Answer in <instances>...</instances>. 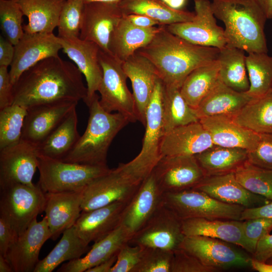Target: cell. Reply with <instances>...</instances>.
Masks as SVG:
<instances>
[{"mask_svg":"<svg viewBox=\"0 0 272 272\" xmlns=\"http://www.w3.org/2000/svg\"><path fill=\"white\" fill-rule=\"evenodd\" d=\"M87 94L75 64L58 56L44 59L25 71L13 85V103L26 109L62 101H83Z\"/></svg>","mask_w":272,"mask_h":272,"instance_id":"1","label":"cell"},{"mask_svg":"<svg viewBox=\"0 0 272 272\" xmlns=\"http://www.w3.org/2000/svg\"><path fill=\"white\" fill-rule=\"evenodd\" d=\"M137 52L152 62L164 84L180 88L194 70L216 60L219 49L190 43L164 25L148 44Z\"/></svg>","mask_w":272,"mask_h":272,"instance_id":"2","label":"cell"},{"mask_svg":"<svg viewBox=\"0 0 272 272\" xmlns=\"http://www.w3.org/2000/svg\"><path fill=\"white\" fill-rule=\"evenodd\" d=\"M211 6L225 25L227 45L248 53L267 52L264 31L267 19L256 0H213Z\"/></svg>","mask_w":272,"mask_h":272,"instance_id":"3","label":"cell"},{"mask_svg":"<svg viewBox=\"0 0 272 272\" xmlns=\"http://www.w3.org/2000/svg\"><path fill=\"white\" fill-rule=\"evenodd\" d=\"M89 117L83 134L61 160L85 165L105 166L108 149L116 135L129 122L118 112H109L100 105L97 94L88 106Z\"/></svg>","mask_w":272,"mask_h":272,"instance_id":"4","label":"cell"},{"mask_svg":"<svg viewBox=\"0 0 272 272\" xmlns=\"http://www.w3.org/2000/svg\"><path fill=\"white\" fill-rule=\"evenodd\" d=\"M163 83L159 79L148 107L145 132L139 154L130 161L121 163L123 168L136 179L143 181L162 158L161 145L165 135L163 121Z\"/></svg>","mask_w":272,"mask_h":272,"instance_id":"5","label":"cell"},{"mask_svg":"<svg viewBox=\"0 0 272 272\" xmlns=\"http://www.w3.org/2000/svg\"><path fill=\"white\" fill-rule=\"evenodd\" d=\"M38 184L45 193L78 191L111 169L107 165H90L39 156Z\"/></svg>","mask_w":272,"mask_h":272,"instance_id":"6","label":"cell"},{"mask_svg":"<svg viewBox=\"0 0 272 272\" xmlns=\"http://www.w3.org/2000/svg\"><path fill=\"white\" fill-rule=\"evenodd\" d=\"M0 188V218L18 236L44 211L45 193L38 184L14 183Z\"/></svg>","mask_w":272,"mask_h":272,"instance_id":"7","label":"cell"},{"mask_svg":"<svg viewBox=\"0 0 272 272\" xmlns=\"http://www.w3.org/2000/svg\"><path fill=\"white\" fill-rule=\"evenodd\" d=\"M163 204L181 220L196 218L241 220L246 209L223 202L193 188L164 193Z\"/></svg>","mask_w":272,"mask_h":272,"instance_id":"8","label":"cell"},{"mask_svg":"<svg viewBox=\"0 0 272 272\" xmlns=\"http://www.w3.org/2000/svg\"><path fill=\"white\" fill-rule=\"evenodd\" d=\"M99 59L103 72L98 90L100 105L108 112L123 114L130 122L138 121L134 98L126 85L127 77L122 62L100 49Z\"/></svg>","mask_w":272,"mask_h":272,"instance_id":"9","label":"cell"},{"mask_svg":"<svg viewBox=\"0 0 272 272\" xmlns=\"http://www.w3.org/2000/svg\"><path fill=\"white\" fill-rule=\"evenodd\" d=\"M142 181L126 171L120 163L88 184L83 190L82 212H87L117 201H130Z\"/></svg>","mask_w":272,"mask_h":272,"instance_id":"10","label":"cell"},{"mask_svg":"<svg viewBox=\"0 0 272 272\" xmlns=\"http://www.w3.org/2000/svg\"><path fill=\"white\" fill-rule=\"evenodd\" d=\"M231 244L205 236H185L179 248L194 256L204 265L219 271L250 266L252 257Z\"/></svg>","mask_w":272,"mask_h":272,"instance_id":"11","label":"cell"},{"mask_svg":"<svg viewBox=\"0 0 272 272\" xmlns=\"http://www.w3.org/2000/svg\"><path fill=\"white\" fill-rule=\"evenodd\" d=\"M195 16L190 21L166 26L173 34L192 44L219 49L227 45L224 29L217 25L209 0H194Z\"/></svg>","mask_w":272,"mask_h":272,"instance_id":"12","label":"cell"},{"mask_svg":"<svg viewBox=\"0 0 272 272\" xmlns=\"http://www.w3.org/2000/svg\"><path fill=\"white\" fill-rule=\"evenodd\" d=\"M184 236L181 220L163 203L129 244L174 251L179 248Z\"/></svg>","mask_w":272,"mask_h":272,"instance_id":"13","label":"cell"},{"mask_svg":"<svg viewBox=\"0 0 272 272\" xmlns=\"http://www.w3.org/2000/svg\"><path fill=\"white\" fill-rule=\"evenodd\" d=\"M152 172L164 193L193 188L206 176L195 156L163 157Z\"/></svg>","mask_w":272,"mask_h":272,"instance_id":"14","label":"cell"},{"mask_svg":"<svg viewBox=\"0 0 272 272\" xmlns=\"http://www.w3.org/2000/svg\"><path fill=\"white\" fill-rule=\"evenodd\" d=\"M60 38L52 33H26L15 45V54L9 74L14 85L21 76L39 61L59 56Z\"/></svg>","mask_w":272,"mask_h":272,"instance_id":"15","label":"cell"},{"mask_svg":"<svg viewBox=\"0 0 272 272\" xmlns=\"http://www.w3.org/2000/svg\"><path fill=\"white\" fill-rule=\"evenodd\" d=\"M123 16L119 4L85 3L79 38L95 43L101 50L110 53L111 34Z\"/></svg>","mask_w":272,"mask_h":272,"instance_id":"16","label":"cell"},{"mask_svg":"<svg viewBox=\"0 0 272 272\" xmlns=\"http://www.w3.org/2000/svg\"><path fill=\"white\" fill-rule=\"evenodd\" d=\"M51 234L44 217L35 219L9 247L5 255L14 272H32L39 261V255L44 243Z\"/></svg>","mask_w":272,"mask_h":272,"instance_id":"17","label":"cell"},{"mask_svg":"<svg viewBox=\"0 0 272 272\" xmlns=\"http://www.w3.org/2000/svg\"><path fill=\"white\" fill-rule=\"evenodd\" d=\"M38 157L37 146L22 140L0 150V187L14 183L34 185Z\"/></svg>","mask_w":272,"mask_h":272,"instance_id":"18","label":"cell"},{"mask_svg":"<svg viewBox=\"0 0 272 272\" xmlns=\"http://www.w3.org/2000/svg\"><path fill=\"white\" fill-rule=\"evenodd\" d=\"M163 195L152 172L142 181L123 213L121 224L131 238L163 205Z\"/></svg>","mask_w":272,"mask_h":272,"instance_id":"19","label":"cell"},{"mask_svg":"<svg viewBox=\"0 0 272 272\" xmlns=\"http://www.w3.org/2000/svg\"><path fill=\"white\" fill-rule=\"evenodd\" d=\"M60 39L61 50L85 78L87 94L84 102L88 106L97 94L102 80L99 59L100 48L95 43L79 37Z\"/></svg>","mask_w":272,"mask_h":272,"instance_id":"20","label":"cell"},{"mask_svg":"<svg viewBox=\"0 0 272 272\" xmlns=\"http://www.w3.org/2000/svg\"><path fill=\"white\" fill-rule=\"evenodd\" d=\"M78 103L75 101H62L27 109L21 140L38 146Z\"/></svg>","mask_w":272,"mask_h":272,"instance_id":"21","label":"cell"},{"mask_svg":"<svg viewBox=\"0 0 272 272\" xmlns=\"http://www.w3.org/2000/svg\"><path fill=\"white\" fill-rule=\"evenodd\" d=\"M122 67L131 83L138 121L145 126L148 107L160 78L152 62L137 52L122 62Z\"/></svg>","mask_w":272,"mask_h":272,"instance_id":"22","label":"cell"},{"mask_svg":"<svg viewBox=\"0 0 272 272\" xmlns=\"http://www.w3.org/2000/svg\"><path fill=\"white\" fill-rule=\"evenodd\" d=\"M193 189L202 191L223 202L245 208L260 207L270 201L247 190L236 179L234 172L205 176Z\"/></svg>","mask_w":272,"mask_h":272,"instance_id":"23","label":"cell"},{"mask_svg":"<svg viewBox=\"0 0 272 272\" xmlns=\"http://www.w3.org/2000/svg\"><path fill=\"white\" fill-rule=\"evenodd\" d=\"M129 201H117L81 214L73 226L77 235L86 243L96 242L103 239L121 222Z\"/></svg>","mask_w":272,"mask_h":272,"instance_id":"24","label":"cell"},{"mask_svg":"<svg viewBox=\"0 0 272 272\" xmlns=\"http://www.w3.org/2000/svg\"><path fill=\"white\" fill-rule=\"evenodd\" d=\"M83 190L45 193V217L51 234V239H57L76 222L82 212Z\"/></svg>","mask_w":272,"mask_h":272,"instance_id":"25","label":"cell"},{"mask_svg":"<svg viewBox=\"0 0 272 272\" xmlns=\"http://www.w3.org/2000/svg\"><path fill=\"white\" fill-rule=\"evenodd\" d=\"M213 145L209 132L199 121L177 127L165 134L161 153L162 157L195 156Z\"/></svg>","mask_w":272,"mask_h":272,"instance_id":"26","label":"cell"},{"mask_svg":"<svg viewBox=\"0 0 272 272\" xmlns=\"http://www.w3.org/2000/svg\"><path fill=\"white\" fill-rule=\"evenodd\" d=\"M199 121L209 132L214 145L250 152L256 148L260 140V133L239 125L230 116H210Z\"/></svg>","mask_w":272,"mask_h":272,"instance_id":"27","label":"cell"},{"mask_svg":"<svg viewBox=\"0 0 272 272\" xmlns=\"http://www.w3.org/2000/svg\"><path fill=\"white\" fill-rule=\"evenodd\" d=\"M131 238L130 235L120 224L106 237L94 243L84 256L62 264L57 271L86 272L117 254L123 245L129 243Z\"/></svg>","mask_w":272,"mask_h":272,"instance_id":"28","label":"cell"},{"mask_svg":"<svg viewBox=\"0 0 272 272\" xmlns=\"http://www.w3.org/2000/svg\"><path fill=\"white\" fill-rule=\"evenodd\" d=\"M163 26L139 27L131 23L124 15L111 34L110 53L122 62L124 61L148 44Z\"/></svg>","mask_w":272,"mask_h":272,"instance_id":"29","label":"cell"},{"mask_svg":"<svg viewBox=\"0 0 272 272\" xmlns=\"http://www.w3.org/2000/svg\"><path fill=\"white\" fill-rule=\"evenodd\" d=\"M253 98L228 87L219 79L195 109L199 119L218 115L232 117Z\"/></svg>","mask_w":272,"mask_h":272,"instance_id":"30","label":"cell"},{"mask_svg":"<svg viewBox=\"0 0 272 272\" xmlns=\"http://www.w3.org/2000/svg\"><path fill=\"white\" fill-rule=\"evenodd\" d=\"M243 221L196 218L181 220L185 236L201 235L219 239L245 250Z\"/></svg>","mask_w":272,"mask_h":272,"instance_id":"31","label":"cell"},{"mask_svg":"<svg viewBox=\"0 0 272 272\" xmlns=\"http://www.w3.org/2000/svg\"><path fill=\"white\" fill-rule=\"evenodd\" d=\"M28 23L25 33H52L57 27L61 9L66 0H17Z\"/></svg>","mask_w":272,"mask_h":272,"instance_id":"32","label":"cell"},{"mask_svg":"<svg viewBox=\"0 0 272 272\" xmlns=\"http://www.w3.org/2000/svg\"><path fill=\"white\" fill-rule=\"evenodd\" d=\"M75 107L58 126L37 146L39 156L61 160L73 149L80 135Z\"/></svg>","mask_w":272,"mask_h":272,"instance_id":"33","label":"cell"},{"mask_svg":"<svg viewBox=\"0 0 272 272\" xmlns=\"http://www.w3.org/2000/svg\"><path fill=\"white\" fill-rule=\"evenodd\" d=\"M248 153L244 149L213 145L195 157L205 175L212 176L234 172L247 161Z\"/></svg>","mask_w":272,"mask_h":272,"instance_id":"34","label":"cell"},{"mask_svg":"<svg viewBox=\"0 0 272 272\" xmlns=\"http://www.w3.org/2000/svg\"><path fill=\"white\" fill-rule=\"evenodd\" d=\"M245 51L226 45L219 49V79L231 89L240 92H247L250 86L246 69Z\"/></svg>","mask_w":272,"mask_h":272,"instance_id":"35","label":"cell"},{"mask_svg":"<svg viewBox=\"0 0 272 272\" xmlns=\"http://www.w3.org/2000/svg\"><path fill=\"white\" fill-rule=\"evenodd\" d=\"M119 5L124 15H145L165 26L192 21L195 16L193 12L171 8L162 0H122Z\"/></svg>","mask_w":272,"mask_h":272,"instance_id":"36","label":"cell"},{"mask_svg":"<svg viewBox=\"0 0 272 272\" xmlns=\"http://www.w3.org/2000/svg\"><path fill=\"white\" fill-rule=\"evenodd\" d=\"M91 247L73 226L62 233L60 240L46 256L39 260L33 272H51L64 261L81 258Z\"/></svg>","mask_w":272,"mask_h":272,"instance_id":"37","label":"cell"},{"mask_svg":"<svg viewBox=\"0 0 272 272\" xmlns=\"http://www.w3.org/2000/svg\"><path fill=\"white\" fill-rule=\"evenodd\" d=\"M220 64L217 59L191 72L180 88L187 104L195 109L219 80Z\"/></svg>","mask_w":272,"mask_h":272,"instance_id":"38","label":"cell"},{"mask_svg":"<svg viewBox=\"0 0 272 272\" xmlns=\"http://www.w3.org/2000/svg\"><path fill=\"white\" fill-rule=\"evenodd\" d=\"M163 85L162 108L165 134L177 127L199 121L195 109L187 104L180 88Z\"/></svg>","mask_w":272,"mask_h":272,"instance_id":"39","label":"cell"},{"mask_svg":"<svg viewBox=\"0 0 272 272\" xmlns=\"http://www.w3.org/2000/svg\"><path fill=\"white\" fill-rule=\"evenodd\" d=\"M231 118L256 133H272V90L251 99Z\"/></svg>","mask_w":272,"mask_h":272,"instance_id":"40","label":"cell"},{"mask_svg":"<svg viewBox=\"0 0 272 272\" xmlns=\"http://www.w3.org/2000/svg\"><path fill=\"white\" fill-rule=\"evenodd\" d=\"M245 61L250 84L246 93L255 98L271 91L272 56L264 52L249 53Z\"/></svg>","mask_w":272,"mask_h":272,"instance_id":"41","label":"cell"},{"mask_svg":"<svg viewBox=\"0 0 272 272\" xmlns=\"http://www.w3.org/2000/svg\"><path fill=\"white\" fill-rule=\"evenodd\" d=\"M234 173L247 190L272 201V170L255 166L247 161Z\"/></svg>","mask_w":272,"mask_h":272,"instance_id":"42","label":"cell"},{"mask_svg":"<svg viewBox=\"0 0 272 272\" xmlns=\"http://www.w3.org/2000/svg\"><path fill=\"white\" fill-rule=\"evenodd\" d=\"M27 109L12 104L0 109V150L19 143Z\"/></svg>","mask_w":272,"mask_h":272,"instance_id":"43","label":"cell"},{"mask_svg":"<svg viewBox=\"0 0 272 272\" xmlns=\"http://www.w3.org/2000/svg\"><path fill=\"white\" fill-rule=\"evenodd\" d=\"M24 13L17 0H0V28L2 35L15 45L24 34Z\"/></svg>","mask_w":272,"mask_h":272,"instance_id":"44","label":"cell"},{"mask_svg":"<svg viewBox=\"0 0 272 272\" xmlns=\"http://www.w3.org/2000/svg\"><path fill=\"white\" fill-rule=\"evenodd\" d=\"M85 3L82 0H66L60 14L58 36L61 38L80 37Z\"/></svg>","mask_w":272,"mask_h":272,"instance_id":"45","label":"cell"},{"mask_svg":"<svg viewBox=\"0 0 272 272\" xmlns=\"http://www.w3.org/2000/svg\"><path fill=\"white\" fill-rule=\"evenodd\" d=\"M173 255V251L145 247L139 262L132 272H171Z\"/></svg>","mask_w":272,"mask_h":272,"instance_id":"46","label":"cell"},{"mask_svg":"<svg viewBox=\"0 0 272 272\" xmlns=\"http://www.w3.org/2000/svg\"><path fill=\"white\" fill-rule=\"evenodd\" d=\"M272 230V218H256L243 221V234L245 250L253 254L260 239Z\"/></svg>","mask_w":272,"mask_h":272,"instance_id":"47","label":"cell"},{"mask_svg":"<svg viewBox=\"0 0 272 272\" xmlns=\"http://www.w3.org/2000/svg\"><path fill=\"white\" fill-rule=\"evenodd\" d=\"M219 270L204 265L196 257L183 249L173 251L171 272H215Z\"/></svg>","mask_w":272,"mask_h":272,"instance_id":"48","label":"cell"},{"mask_svg":"<svg viewBox=\"0 0 272 272\" xmlns=\"http://www.w3.org/2000/svg\"><path fill=\"white\" fill-rule=\"evenodd\" d=\"M144 248L129 243L123 245L117 253L116 262L110 272H132L141 258Z\"/></svg>","mask_w":272,"mask_h":272,"instance_id":"49","label":"cell"},{"mask_svg":"<svg viewBox=\"0 0 272 272\" xmlns=\"http://www.w3.org/2000/svg\"><path fill=\"white\" fill-rule=\"evenodd\" d=\"M256 148L248 152L247 161L255 166L272 170V133H260Z\"/></svg>","mask_w":272,"mask_h":272,"instance_id":"50","label":"cell"},{"mask_svg":"<svg viewBox=\"0 0 272 272\" xmlns=\"http://www.w3.org/2000/svg\"><path fill=\"white\" fill-rule=\"evenodd\" d=\"M13 88L8 67L0 66V109L12 104Z\"/></svg>","mask_w":272,"mask_h":272,"instance_id":"51","label":"cell"},{"mask_svg":"<svg viewBox=\"0 0 272 272\" xmlns=\"http://www.w3.org/2000/svg\"><path fill=\"white\" fill-rule=\"evenodd\" d=\"M17 237L10 225L0 218V254L5 256L9 247Z\"/></svg>","mask_w":272,"mask_h":272,"instance_id":"52","label":"cell"},{"mask_svg":"<svg viewBox=\"0 0 272 272\" xmlns=\"http://www.w3.org/2000/svg\"><path fill=\"white\" fill-rule=\"evenodd\" d=\"M252 258L266 262L272 257V235L266 234L259 241Z\"/></svg>","mask_w":272,"mask_h":272,"instance_id":"53","label":"cell"},{"mask_svg":"<svg viewBox=\"0 0 272 272\" xmlns=\"http://www.w3.org/2000/svg\"><path fill=\"white\" fill-rule=\"evenodd\" d=\"M256 218H272V201L263 206L245 209L241 216V220Z\"/></svg>","mask_w":272,"mask_h":272,"instance_id":"54","label":"cell"},{"mask_svg":"<svg viewBox=\"0 0 272 272\" xmlns=\"http://www.w3.org/2000/svg\"><path fill=\"white\" fill-rule=\"evenodd\" d=\"M15 45L2 35H0V66L8 67L13 62Z\"/></svg>","mask_w":272,"mask_h":272,"instance_id":"55","label":"cell"},{"mask_svg":"<svg viewBox=\"0 0 272 272\" xmlns=\"http://www.w3.org/2000/svg\"><path fill=\"white\" fill-rule=\"evenodd\" d=\"M124 16L133 25L141 28H148L162 25L157 20L143 15L133 14Z\"/></svg>","mask_w":272,"mask_h":272,"instance_id":"56","label":"cell"},{"mask_svg":"<svg viewBox=\"0 0 272 272\" xmlns=\"http://www.w3.org/2000/svg\"><path fill=\"white\" fill-rule=\"evenodd\" d=\"M117 255H115L110 258L88 269L86 272H110L116 262Z\"/></svg>","mask_w":272,"mask_h":272,"instance_id":"57","label":"cell"},{"mask_svg":"<svg viewBox=\"0 0 272 272\" xmlns=\"http://www.w3.org/2000/svg\"><path fill=\"white\" fill-rule=\"evenodd\" d=\"M250 266L258 272H272V262L267 263L251 258Z\"/></svg>","mask_w":272,"mask_h":272,"instance_id":"58","label":"cell"},{"mask_svg":"<svg viewBox=\"0 0 272 272\" xmlns=\"http://www.w3.org/2000/svg\"><path fill=\"white\" fill-rule=\"evenodd\" d=\"M267 19L272 18V0H256Z\"/></svg>","mask_w":272,"mask_h":272,"instance_id":"59","label":"cell"},{"mask_svg":"<svg viewBox=\"0 0 272 272\" xmlns=\"http://www.w3.org/2000/svg\"><path fill=\"white\" fill-rule=\"evenodd\" d=\"M169 7L176 10H182L186 6L187 0H162Z\"/></svg>","mask_w":272,"mask_h":272,"instance_id":"60","label":"cell"},{"mask_svg":"<svg viewBox=\"0 0 272 272\" xmlns=\"http://www.w3.org/2000/svg\"><path fill=\"white\" fill-rule=\"evenodd\" d=\"M0 272H14L9 261L2 254H0Z\"/></svg>","mask_w":272,"mask_h":272,"instance_id":"61","label":"cell"},{"mask_svg":"<svg viewBox=\"0 0 272 272\" xmlns=\"http://www.w3.org/2000/svg\"><path fill=\"white\" fill-rule=\"evenodd\" d=\"M85 3L89 2H99L110 3L119 4L122 0H82Z\"/></svg>","mask_w":272,"mask_h":272,"instance_id":"62","label":"cell"},{"mask_svg":"<svg viewBox=\"0 0 272 272\" xmlns=\"http://www.w3.org/2000/svg\"><path fill=\"white\" fill-rule=\"evenodd\" d=\"M270 259L271 260V261L272 262V257Z\"/></svg>","mask_w":272,"mask_h":272,"instance_id":"63","label":"cell"}]
</instances>
